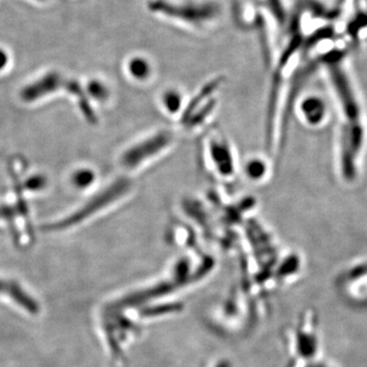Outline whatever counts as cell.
Instances as JSON below:
<instances>
[{
	"label": "cell",
	"mask_w": 367,
	"mask_h": 367,
	"mask_svg": "<svg viewBox=\"0 0 367 367\" xmlns=\"http://www.w3.org/2000/svg\"><path fill=\"white\" fill-rule=\"evenodd\" d=\"M129 188L130 183L127 180H119V181L108 187L106 190L102 191L99 194L94 196L91 200L88 201L83 207L78 209L72 215L60 220V222L47 224V226H44L43 230L58 232V230H67L71 226H75V224L84 222V220L95 215L97 211L106 209L110 203L119 200L121 196H123L128 192Z\"/></svg>",
	"instance_id": "obj_1"
},
{
	"label": "cell",
	"mask_w": 367,
	"mask_h": 367,
	"mask_svg": "<svg viewBox=\"0 0 367 367\" xmlns=\"http://www.w3.org/2000/svg\"><path fill=\"white\" fill-rule=\"evenodd\" d=\"M173 136L167 132L155 134L143 141L138 142L128 149L123 156L121 163L127 169H137L146 161H150L171 145Z\"/></svg>",
	"instance_id": "obj_2"
},
{
	"label": "cell",
	"mask_w": 367,
	"mask_h": 367,
	"mask_svg": "<svg viewBox=\"0 0 367 367\" xmlns=\"http://www.w3.org/2000/svg\"><path fill=\"white\" fill-rule=\"evenodd\" d=\"M0 293H5V295L10 296L16 303L26 308L27 311L31 313H37L39 309L36 301L30 297L26 291L23 290L18 283L0 279Z\"/></svg>",
	"instance_id": "obj_3"
},
{
	"label": "cell",
	"mask_w": 367,
	"mask_h": 367,
	"mask_svg": "<svg viewBox=\"0 0 367 367\" xmlns=\"http://www.w3.org/2000/svg\"><path fill=\"white\" fill-rule=\"evenodd\" d=\"M94 174L89 169H82L73 176V183L79 188H86L93 183Z\"/></svg>",
	"instance_id": "obj_4"
},
{
	"label": "cell",
	"mask_w": 367,
	"mask_h": 367,
	"mask_svg": "<svg viewBox=\"0 0 367 367\" xmlns=\"http://www.w3.org/2000/svg\"><path fill=\"white\" fill-rule=\"evenodd\" d=\"M264 171H265V167H264L263 163L257 159L251 161L247 165V173H248L249 177L253 180H258L260 178L263 177Z\"/></svg>",
	"instance_id": "obj_5"
},
{
	"label": "cell",
	"mask_w": 367,
	"mask_h": 367,
	"mask_svg": "<svg viewBox=\"0 0 367 367\" xmlns=\"http://www.w3.org/2000/svg\"><path fill=\"white\" fill-rule=\"evenodd\" d=\"M19 211L26 215L27 209H19V206H10V205H0V220H5L6 222H12Z\"/></svg>",
	"instance_id": "obj_6"
},
{
	"label": "cell",
	"mask_w": 367,
	"mask_h": 367,
	"mask_svg": "<svg viewBox=\"0 0 367 367\" xmlns=\"http://www.w3.org/2000/svg\"><path fill=\"white\" fill-rule=\"evenodd\" d=\"M178 94L171 93L165 96V108L171 113H176L181 108V99Z\"/></svg>",
	"instance_id": "obj_7"
},
{
	"label": "cell",
	"mask_w": 367,
	"mask_h": 367,
	"mask_svg": "<svg viewBox=\"0 0 367 367\" xmlns=\"http://www.w3.org/2000/svg\"><path fill=\"white\" fill-rule=\"evenodd\" d=\"M46 184V180L44 179V178L40 177V176H38V177H33L31 178V179H29L28 181L25 183V187H26V189H28V190H39V189H42L44 187V185Z\"/></svg>",
	"instance_id": "obj_8"
},
{
	"label": "cell",
	"mask_w": 367,
	"mask_h": 367,
	"mask_svg": "<svg viewBox=\"0 0 367 367\" xmlns=\"http://www.w3.org/2000/svg\"><path fill=\"white\" fill-rule=\"evenodd\" d=\"M131 70L133 75L138 78L145 77L146 72L148 73V69H147L146 64L143 62H141V60L133 62Z\"/></svg>",
	"instance_id": "obj_9"
},
{
	"label": "cell",
	"mask_w": 367,
	"mask_h": 367,
	"mask_svg": "<svg viewBox=\"0 0 367 367\" xmlns=\"http://www.w3.org/2000/svg\"><path fill=\"white\" fill-rule=\"evenodd\" d=\"M213 367H234L233 366V364H230L228 360L226 359H222L219 360V362H215V366Z\"/></svg>",
	"instance_id": "obj_10"
}]
</instances>
